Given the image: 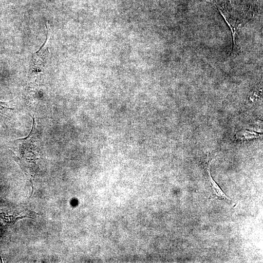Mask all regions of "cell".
Masks as SVG:
<instances>
[{
    "label": "cell",
    "mask_w": 263,
    "mask_h": 263,
    "mask_svg": "<svg viewBox=\"0 0 263 263\" xmlns=\"http://www.w3.org/2000/svg\"><path fill=\"white\" fill-rule=\"evenodd\" d=\"M27 137L18 140L20 144H19L18 152L19 156H17L20 162L21 167L26 174L33 173L34 169L36 166V161L38 159V154L35 150V146L31 142V132Z\"/></svg>",
    "instance_id": "obj_1"
},
{
    "label": "cell",
    "mask_w": 263,
    "mask_h": 263,
    "mask_svg": "<svg viewBox=\"0 0 263 263\" xmlns=\"http://www.w3.org/2000/svg\"><path fill=\"white\" fill-rule=\"evenodd\" d=\"M47 31L45 41L40 49L33 55L30 67V70L32 74L38 75L40 73L47 61L49 53V49L45 45L47 42L49 31L47 28Z\"/></svg>",
    "instance_id": "obj_2"
},
{
    "label": "cell",
    "mask_w": 263,
    "mask_h": 263,
    "mask_svg": "<svg viewBox=\"0 0 263 263\" xmlns=\"http://www.w3.org/2000/svg\"><path fill=\"white\" fill-rule=\"evenodd\" d=\"M205 170L206 172V178L208 184L210 188L211 194L209 197V200H230L221 189L218 185L213 179L211 176L209 164H206Z\"/></svg>",
    "instance_id": "obj_3"
},
{
    "label": "cell",
    "mask_w": 263,
    "mask_h": 263,
    "mask_svg": "<svg viewBox=\"0 0 263 263\" xmlns=\"http://www.w3.org/2000/svg\"><path fill=\"white\" fill-rule=\"evenodd\" d=\"M261 136V134L258 132L244 130L240 131L236 134L237 138L241 140H246L255 138H258Z\"/></svg>",
    "instance_id": "obj_4"
},
{
    "label": "cell",
    "mask_w": 263,
    "mask_h": 263,
    "mask_svg": "<svg viewBox=\"0 0 263 263\" xmlns=\"http://www.w3.org/2000/svg\"><path fill=\"white\" fill-rule=\"evenodd\" d=\"M11 109L6 102L0 101V117L5 115L7 112Z\"/></svg>",
    "instance_id": "obj_5"
}]
</instances>
